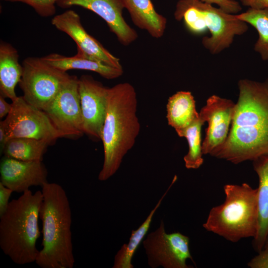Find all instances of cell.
<instances>
[{"mask_svg":"<svg viewBox=\"0 0 268 268\" xmlns=\"http://www.w3.org/2000/svg\"><path fill=\"white\" fill-rule=\"evenodd\" d=\"M238 86L228 135L210 154L234 164L268 155V79H242Z\"/></svg>","mask_w":268,"mask_h":268,"instance_id":"cell-1","label":"cell"},{"mask_svg":"<svg viewBox=\"0 0 268 268\" xmlns=\"http://www.w3.org/2000/svg\"><path fill=\"white\" fill-rule=\"evenodd\" d=\"M137 104L136 91L130 83H120L108 88L101 136L104 162L98 177L100 181L107 180L116 172L123 157L134 144L140 131Z\"/></svg>","mask_w":268,"mask_h":268,"instance_id":"cell-2","label":"cell"},{"mask_svg":"<svg viewBox=\"0 0 268 268\" xmlns=\"http://www.w3.org/2000/svg\"><path fill=\"white\" fill-rule=\"evenodd\" d=\"M40 211L42 249L35 263L42 268H72L75 260L72 242L71 211L67 193L56 183L44 184Z\"/></svg>","mask_w":268,"mask_h":268,"instance_id":"cell-3","label":"cell"},{"mask_svg":"<svg viewBox=\"0 0 268 268\" xmlns=\"http://www.w3.org/2000/svg\"><path fill=\"white\" fill-rule=\"evenodd\" d=\"M43 200L41 191L29 190L10 201L0 216V247L17 265L35 262L39 250L36 242L40 236L39 227Z\"/></svg>","mask_w":268,"mask_h":268,"instance_id":"cell-4","label":"cell"},{"mask_svg":"<svg viewBox=\"0 0 268 268\" xmlns=\"http://www.w3.org/2000/svg\"><path fill=\"white\" fill-rule=\"evenodd\" d=\"M225 201L209 211L203 227L229 241L254 238L259 225L258 189L247 183L224 186Z\"/></svg>","mask_w":268,"mask_h":268,"instance_id":"cell-5","label":"cell"},{"mask_svg":"<svg viewBox=\"0 0 268 268\" xmlns=\"http://www.w3.org/2000/svg\"><path fill=\"white\" fill-rule=\"evenodd\" d=\"M23 73L18 83L24 99L43 110L53 100L63 84L70 77L44 61L42 58L28 57L23 62Z\"/></svg>","mask_w":268,"mask_h":268,"instance_id":"cell-6","label":"cell"},{"mask_svg":"<svg viewBox=\"0 0 268 268\" xmlns=\"http://www.w3.org/2000/svg\"><path fill=\"white\" fill-rule=\"evenodd\" d=\"M11 109L3 120L7 141L27 137L45 140L51 144L63 134L55 128L45 112L18 97L11 103Z\"/></svg>","mask_w":268,"mask_h":268,"instance_id":"cell-7","label":"cell"},{"mask_svg":"<svg viewBox=\"0 0 268 268\" xmlns=\"http://www.w3.org/2000/svg\"><path fill=\"white\" fill-rule=\"evenodd\" d=\"M189 238L180 232H165L163 221L159 227L149 234L143 245L151 268H191L187 259L193 261L189 248Z\"/></svg>","mask_w":268,"mask_h":268,"instance_id":"cell-8","label":"cell"},{"mask_svg":"<svg viewBox=\"0 0 268 268\" xmlns=\"http://www.w3.org/2000/svg\"><path fill=\"white\" fill-rule=\"evenodd\" d=\"M43 111L63 137L81 136L84 134L78 78L71 75Z\"/></svg>","mask_w":268,"mask_h":268,"instance_id":"cell-9","label":"cell"},{"mask_svg":"<svg viewBox=\"0 0 268 268\" xmlns=\"http://www.w3.org/2000/svg\"><path fill=\"white\" fill-rule=\"evenodd\" d=\"M194 1L210 33V36L202 38V44L211 54H218L228 48L236 36L247 31V23L238 19L236 14L228 13L200 0Z\"/></svg>","mask_w":268,"mask_h":268,"instance_id":"cell-10","label":"cell"},{"mask_svg":"<svg viewBox=\"0 0 268 268\" xmlns=\"http://www.w3.org/2000/svg\"><path fill=\"white\" fill-rule=\"evenodd\" d=\"M108 88L90 75L78 78L84 133L97 140H101L106 117Z\"/></svg>","mask_w":268,"mask_h":268,"instance_id":"cell-11","label":"cell"},{"mask_svg":"<svg viewBox=\"0 0 268 268\" xmlns=\"http://www.w3.org/2000/svg\"><path fill=\"white\" fill-rule=\"evenodd\" d=\"M235 103L231 100L212 95L201 109L200 117L208 127L202 142L203 154H210L225 141L232 122Z\"/></svg>","mask_w":268,"mask_h":268,"instance_id":"cell-12","label":"cell"},{"mask_svg":"<svg viewBox=\"0 0 268 268\" xmlns=\"http://www.w3.org/2000/svg\"><path fill=\"white\" fill-rule=\"evenodd\" d=\"M51 23L58 30L70 37L77 48L85 53L111 66L123 69L119 59L87 32L81 24L79 15L74 10H68L55 15Z\"/></svg>","mask_w":268,"mask_h":268,"instance_id":"cell-13","label":"cell"},{"mask_svg":"<svg viewBox=\"0 0 268 268\" xmlns=\"http://www.w3.org/2000/svg\"><path fill=\"white\" fill-rule=\"evenodd\" d=\"M57 4L65 8L79 6L95 13L106 22L124 46L130 45L137 38L136 32L124 18L122 0H61Z\"/></svg>","mask_w":268,"mask_h":268,"instance_id":"cell-14","label":"cell"},{"mask_svg":"<svg viewBox=\"0 0 268 268\" xmlns=\"http://www.w3.org/2000/svg\"><path fill=\"white\" fill-rule=\"evenodd\" d=\"M0 182L13 192L23 193L33 186L48 182L42 161H22L4 156L0 163Z\"/></svg>","mask_w":268,"mask_h":268,"instance_id":"cell-15","label":"cell"},{"mask_svg":"<svg viewBox=\"0 0 268 268\" xmlns=\"http://www.w3.org/2000/svg\"><path fill=\"white\" fill-rule=\"evenodd\" d=\"M41 58L48 64L64 71L70 69L89 70L107 79L118 78L123 73V69L111 66L77 48L76 54L73 56L53 53Z\"/></svg>","mask_w":268,"mask_h":268,"instance_id":"cell-16","label":"cell"},{"mask_svg":"<svg viewBox=\"0 0 268 268\" xmlns=\"http://www.w3.org/2000/svg\"><path fill=\"white\" fill-rule=\"evenodd\" d=\"M133 23L151 37L160 38L163 35L167 19L158 13L151 0H122Z\"/></svg>","mask_w":268,"mask_h":268,"instance_id":"cell-17","label":"cell"},{"mask_svg":"<svg viewBox=\"0 0 268 268\" xmlns=\"http://www.w3.org/2000/svg\"><path fill=\"white\" fill-rule=\"evenodd\" d=\"M253 161V168L259 178L258 200L259 225L253 246L258 253L263 248L268 235V155L258 158Z\"/></svg>","mask_w":268,"mask_h":268,"instance_id":"cell-18","label":"cell"},{"mask_svg":"<svg viewBox=\"0 0 268 268\" xmlns=\"http://www.w3.org/2000/svg\"><path fill=\"white\" fill-rule=\"evenodd\" d=\"M168 125L180 136L183 132L199 117L192 93L179 91L170 96L166 105Z\"/></svg>","mask_w":268,"mask_h":268,"instance_id":"cell-19","label":"cell"},{"mask_svg":"<svg viewBox=\"0 0 268 268\" xmlns=\"http://www.w3.org/2000/svg\"><path fill=\"white\" fill-rule=\"evenodd\" d=\"M23 73V66L19 62L17 50L11 44L1 41L0 44V94L14 100L17 96L15 91Z\"/></svg>","mask_w":268,"mask_h":268,"instance_id":"cell-20","label":"cell"},{"mask_svg":"<svg viewBox=\"0 0 268 268\" xmlns=\"http://www.w3.org/2000/svg\"><path fill=\"white\" fill-rule=\"evenodd\" d=\"M51 143L45 140L27 137L8 140L4 148V156L19 160L42 161L47 147Z\"/></svg>","mask_w":268,"mask_h":268,"instance_id":"cell-21","label":"cell"},{"mask_svg":"<svg viewBox=\"0 0 268 268\" xmlns=\"http://www.w3.org/2000/svg\"><path fill=\"white\" fill-rule=\"evenodd\" d=\"M176 179V177H175L169 187L159 200L155 207L151 210L143 223L137 229L132 231L129 243L128 244H124L116 255L113 266V268H134L133 265L131 263L133 257L142 240L146 234L154 213L160 206L163 198L175 182Z\"/></svg>","mask_w":268,"mask_h":268,"instance_id":"cell-22","label":"cell"},{"mask_svg":"<svg viewBox=\"0 0 268 268\" xmlns=\"http://www.w3.org/2000/svg\"><path fill=\"white\" fill-rule=\"evenodd\" d=\"M236 17L250 24L257 31L259 37L254 45V51L263 61H268V8L254 9L236 14Z\"/></svg>","mask_w":268,"mask_h":268,"instance_id":"cell-23","label":"cell"},{"mask_svg":"<svg viewBox=\"0 0 268 268\" xmlns=\"http://www.w3.org/2000/svg\"><path fill=\"white\" fill-rule=\"evenodd\" d=\"M204 123L199 116L180 135L185 137L188 143L189 151L184 157L187 169H198L203 164L201 130Z\"/></svg>","mask_w":268,"mask_h":268,"instance_id":"cell-24","label":"cell"},{"mask_svg":"<svg viewBox=\"0 0 268 268\" xmlns=\"http://www.w3.org/2000/svg\"><path fill=\"white\" fill-rule=\"evenodd\" d=\"M10 2H20L31 6L40 16L49 17L56 12V4L61 0H3Z\"/></svg>","mask_w":268,"mask_h":268,"instance_id":"cell-25","label":"cell"},{"mask_svg":"<svg viewBox=\"0 0 268 268\" xmlns=\"http://www.w3.org/2000/svg\"><path fill=\"white\" fill-rule=\"evenodd\" d=\"M208 4H216L224 11L237 14L242 10L240 3L235 0H200Z\"/></svg>","mask_w":268,"mask_h":268,"instance_id":"cell-26","label":"cell"},{"mask_svg":"<svg viewBox=\"0 0 268 268\" xmlns=\"http://www.w3.org/2000/svg\"><path fill=\"white\" fill-rule=\"evenodd\" d=\"M250 268H268V251L262 250L248 263Z\"/></svg>","mask_w":268,"mask_h":268,"instance_id":"cell-27","label":"cell"},{"mask_svg":"<svg viewBox=\"0 0 268 268\" xmlns=\"http://www.w3.org/2000/svg\"><path fill=\"white\" fill-rule=\"evenodd\" d=\"M13 192L0 182V216L6 210L10 202L9 198Z\"/></svg>","mask_w":268,"mask_h":268,"instance_id":"cell-28","label":"cell"},{"mask_svg":"<svg viewBox=\"0 0 268 268\" xmlns=\"http://www.w3.org/2000/svg\"><path fill=\"white\" fill-rule=\"evenodd\" d=\"M242 4L249 8L264 9L268 8V0H240Z\"/></svg>","mask_w":268,"mask_h":268,"instance_id":"cell-29","label":"cell"},{"mask_svg":"<svg viewBox=\"0 0 268 268\" xmlns=\"http://www.w3.org/2000/svg\"><path fill=\"white\" fill-rule=\"evenodd\" d=\"M4 97L0 94V118L2 119L6 116L10 112L11 109V103H7Z\"/></svg>","mask_w":268,"mask_h":268,"instance_id":"cell-30","label":"cell"},{"mask_svg":"<svg viewBox=\"0 0 268 268\" xmlns=\"http://www.w3.org/2000/svg\"><path fill=\"white\" fill-rule=\"evenodd\" d=\"M7 141V135L3 121L0 122V153H2L5 145Z\"/></svg>","mask_w":268,"mask_h":268,"instance_id":"cell-31","label":"cell"},{"mask_svg":"<svg viewBox=\"0 0 268 268\" xmlns=\"http://www.w3.org/2000/svg\"><path fill=\"white\" fill-rule=\"evenodd\" d=\"M262 250L268 251V235L265 242V244Z\"/></svg>","mask_w":268,"mask_h":268,"instance_id":"cell-32","label":"cell"}]
</instances>
